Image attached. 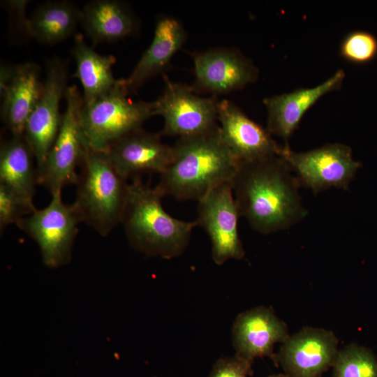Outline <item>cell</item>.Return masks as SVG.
Instances as JSON below:
<instances>
[{"label": "cell", "instance_id": "obj_1", "mask_svg": "<svg viewBox=\"0 0 377 377\" xmlns=\"http://www.w3.org/2000/svg\"><path fill=\"white\" fill-rule=\"evenodd\" d=\"M232 185L240 216L260 233L287 229L307 214L298 180L279 155L239 162Z\"/></svg>", "mask_w": 377, "mask_h": 377}, {"label": "cell", "instance_id": "obj_2", "mask_svg": "<svg viewBox=\"0 0 377 377\" xmlns=\"http://www.w3.org/2000/svg\"><path fill=\"white\" fill-rule=\"evenodd\" d=\"M173 156L156 188L163 195L198 200L215 186L232 182L239 161L223 142L219 125L178 138Z\"/></svg>", "mask_w": 377, "mask_h": 377}, {"label": "cell", "instance_id": "obj_3", "mask_svg": "<svg viewBox=\"0 0 377 377\" xmlns=\"http://www.w3.org/2000/svg\"><path fill=\"white\" fill-rule=\"evenodd\" d=\"M164 196L139 177L129 183L121 224L136 251L165 259L180 256L187 247L197 222L172 217L162 205Z\"/></svg>", "mask_w": 377, "mask_h": 377}, {"label": "cell", "instance_id": "obj_4", "mask_svg": "<svg viewBox=\"0 0 377 377\" xmlns=\"http://www.w3.org/2000/svg\"><path fill=\"white\" fill-rule=\"evenodd\" d=\"M80 170L73 204L82 223L106 237L121 222L129 183L103 151L85 144Z\"/></svg>", "mask_w": 377, "mask_h": 377}, {"label": "cell", "instance_id": "obj_5", "mask_svg": "<svg viewBox=\"0 0 377 377\" xmlns=\"http://www.w3.org/2000/svg\"><path fill=\"white\" fill-rule=\"evenodd\" d=\"M128 95L121 78L107 94L91 103H83L80 124L87 146L105 151L111 144L142 128L145 121L154 116L153 101H134Z\"/></svg>", "mask_w": 377, "mask_h": 377}, {"label": "cell", "instance_id": "obj_6", "mask_svg": "<svg viewBox=\"0 0 377 377\" xmlns=\"http://www.w3.org/2000/svg\"><path fill=\"white\" fill-rule=\"evenodd\" d=\"M51 195L45 207L36 209L16 226L38 244L43 263L58 268L70 263L78 225L82 221L75 205L63 201L61 192Z\"/></svg>", "mask_w": 377, "mask_h": 377}, {"label": "cell", "instance_id": "obj_7", "mask_svg": "<svg viewBox=\"0 0 377 377\" xmlns=\"http://www.w3.org/2000/svg\"><path fill=\"white\" fill-rule=\"evenodd\" d=\"M66 107L57 138L38 175V184L52 194L62 191L69 184H76L84 149L80 124L83 97L75 84L68 86L65 97Z\"/></svg>", "mask_w": 377, "mask_h": 377}, {"label": "cell", "instance_id": "obj_8", "mask_svg": "<svg viewBox=\"0 0 377 377\" xmlns=\"http://www.w3.org/2000/svg\"><path fill=\"white\" fill-rule=\"evenodd\" d=\"M165 87L154 101V113L163 118L161 136L185 137L208 131L219 125L216 96H200L191 86L172 82L163 74Z\"/></svg>", "mask_w": 377, "mask_h": 377}, {"label": "cell", "instance_id": "obj_9", "mask_svg": "<svg viewBox=\"0 0 377 377\" xmlns=\"http://www.w3.org/2000/svg\"><path fill=\"white\" fill-rule=\"evenodd\" d=\"M291 168L300 186L318 193L332 187L346 189L361 164L354 160L352 149L341 143L295 152L283 145L280 154Z\"/></svg>", "mask_w": 377, "mask_h": 377}, {"label": "cell", "instance_id": "obj_10", "mask_svg": "<svg viewBox=\"0 0 377 377\" xmlns=\"http://www.w3.org/2000/svg\"><path fill=\"white\" fill-rule=\"evenodd\" d=\"M67 82V63L58 57L48 60L41 95L24 131L35 156L38 177L60 128L59 106L68 87Z\"/></svg>", "mask_w": 377, "mask_h": 377}, {"label": "cell", "instance_id": "obj_11", "mask_svg": "<svg viewBox=\"0 0 377 377\" xmlns=\"http://www.w3.org/2000/svg\"><path fill=\"white\" fill-rule=\"evenodd\" d=\"M198 226L207 233L212 244V256L219 265L230 259L240 260L244 250L238 232L239 209L232 182L213 188L198 200Z\"/></svg>", "mask_w": 377, "mask_h": 377}, {"label": "cell", "instance_id": "obj_12", "mask_svg": "<svg viewBox=\"0 0 377 377\" xmlns=\"http://www.w3.org/2000/svg\"><path fill=\"white\" fill-rule=\"evenodd\" d=\"M195 78L191 87L196 94L212 96L244 88L258 77V69L238 50L214 47L193 54Z\"/></svg>", "mask_w": 377, "mask_h": 377}, {"label": "cell", "instance_id": "obj_13", "mask_svg": "<svg viewBox=\"0 0 377 377\" xmlns=\"http://www.w3.org/2000/svg\"><path fill=\"white\" fill-rule=\"evenodd\" d=\"M338 351L332 332L305 327L289 336L273 360L288 377H321L332 367Z\"/></svg>", "mask_w": 377, "mask_h": 377}, {"label": "cell", "instance_id": "obj_14", "mask_svg": "<svg viewBox=\"0 0 377 377\" xmlns=\"http://www.w3.org/2000/svg\"><path fill=\"white\" fill-rule=\"evenodd\" d=\"M159 133L136 129L111 144L103 151L116 171L124 179L144 172L161 174L173 156L172 146L165 144Z\"/></svg>", "mask_w": 377, "mask_h": 377}, {"label": "cell", "instance_id": "obj_15", "mask_svg": "<svg viewBox=\"0 0 377 377\" xmlns=\"http://www.w3.org/2000/svg\"><path fill=\"white\" fill-rule=\"evenodd\" d=\"M218 122L221 138L239 162L279 155V145L267 128L249 118L232 101H219Z\"/></svg>", "mask_w": 377, "mask_h": 377}, {"label": "cell", "instance_id": "obj_16", "mask_svg": "<svg viewBox=\"0 0 377 377\" xmlns=\"http://www.w3.org/2000/svg\"><path fill=\"white\" fill-rule=\"evenodd\" d=\"M236 355L251 362L268 357L274 360V346L288 337V327L269 308L260 306L239 314L232 327Z\"/></svg>", "mask_w": 377, "mask_h": 377}, {"label": "cell", "instance_id": "obj_17", "mask_svg": "<svg viewBox=\"0 0 377 377\" xmlns=\"http://www.w3.org/2000/svg\"><path fill=\"white\" fill-rule=\"evenodd\" d=\"M345 76L343 69H339L332 77L315 87L300 88L265 98L263 103L267 111V130L271 135L283 139L288 145V139L307 110L323 95L339 89Z\"/></svg>", "mask_w": 377, "mask_h": 377}, {"label": "cell", "instance_id": "obj_18", "mask_svg": "<svg viewBox=\"0 0 377 377\" xmlns=\"http://www.w3.org/2000/svg\"><path fill=\"white\" fill-rule=\"evenodd\" d=\"M187 37L183 25L175 17L162 15L157 19L152 41L143 52L123 84L129 94L145 82L163 71Z\"/></svg>", "mask_w": 377, "mask_h": 377}, {"label": "cell", "instance_id": "obj_19", "mask_svg": "<svg viewBox=\"0 0 377 377\" xmlns=\"http://www.w3.org/2000/svg\"><path fill=\"white\" fill-rule=\"evenodd\" d=\"M40 68L33 61L16 65L15 75L1 96V117L12 135H24L27 121L43 90Z\"/></svg>", "mask_w": 377, "mask_h": 377}, {"label": "cell", "instance_id": "obj_20", "mask_svg": "<svg viewBox=\"0 0 377 377\" xmlns=\"http://www.w3.org/2000/svg\"><path fill=\"white\" fill-rule=\"evenodd\" d=\"M82 25L94 45L118 41L134 34L138 20L132 10L121 1L94 0L82 8Z\"/></svg>", "mask_w": 377, "mask_h": 377}, {"label": "cell", "instance_id": "obj_21", "mask_svg": "<svg viewBox=\"0 0 377 377\" xmlns=\"http://www.w3.org/2000/svg\"><path fill=\"white\" fill-rule=\"evenodd\" d=\"M71 54L76 65L73 77L77 78L82 86L84 104L92 103L119 84L120 79L114 78L112 73L116 57L96 52L81 33L74 36Z\"/></svg>", "mask_w": 377, "mask_h": 377}, {"label": "cell", "instance_id": "obj_22", "mask_svg": "<svg viewBox=\"0 0 377 377\" xmlns=\"http://www.w3.org/2000/svg\"><path fill=\"white\" fill-rule=\"evenodd\" d=\"M34 162V152L24 135H12L1 142L0 184L31 205L38 184Z\"/></svg>", "mask_w": 377, "mask_h": 377}, {"label": "cell", "instance_id": "obj_23", "mask_svg": "<svg viewBox=\"0 0 377 377\" xmlns=\"http://www.w3.org/2000/svg\"><path fill=\"white\" fill-rule=\"evenodd\" d=\"M82 9L68 1H47L28 19L27 34L38 42L54 45L73 36L80 24Z\"/></svg>", "mask_w": 377, "mask_h": 377}, {"label": "cell", "instance_id": "obj_24", "mask_svg": "<svg viewBox=\"0 0 377 377\" xmlns=\"http://www.w3.org/2000/svg\"><path fill=\"white\" fill-rule=\"evenodd\" d=\"M333 377H377V359L368 348L350 344L338 351Z\"/></svg>", "mask_w": 377, "mask_h": 377}, {"label": "cell", "instance_id": "obj_25", "mask_svg": "<svg viewBox=\"0 0 377 377\" xmlns=\"http://www.w3.org/2000/svg\"><path fill=\"white\" fill-rule=\"evenodd\" d=\"M339 55L353 64L368 63L377 55V39L365 31L349 32L341 40Z\"/></svg>", "mask_w": 377, "mask_h": 377}, {"label": "cell", "instance_id": "obj_26", "mask_svg": "<svg viewBox=\"0 0 377 377\" xmlns=\"http://www.w3.org/2000/svg\"><path fill=\"white\" fill-rule=\"evenodd\" d=\"M36 209L6 186L0 184V231L15 224Z\"/></svg>", "mask_w": 377, "mask_h": 377}, {"label": "cell", "instance_id": "obj_27", "mask_svg": "<svg viewBox=\"0 0 377 377\" xmlns=\"http://www.w3.org/2000/svg\"><path fill=\"white\" fill-rule=\"evenodd\" d=\"M253 362L236 354L222 357L214 363L208 377H249Z\"/></svg>", "mask_w": 377, "mask_h": 377}, {"label": "cell", "instance_id": "obj_28", "mask_svg": "<svg viewBox=\"0 0 377 377\" xmlns=\"http://www.w3.org/2000/svg\"><path fill=\"white\" fill-rule=\"evenodd\" d=\"M16 65L9 64L8 63H1L0 65V94L1 95L6 88L12 80Z\"/></svg>", "mask_w": 377, "mask_h": 377}, {"label": "cell", "instance_id": "obj_29", "mask_svg": "<svg viewBox=\"0 0 377 377\" xmlns=\"http://www.w3.org/2000/svg\"><path fill=\"white\" fill-rule=\"evenodd\" d=\"M267 377H288V376L285 374H279L270 375Z\"/></svg>", "mask_w": 377, "mask_h": 377}]
</instances>
